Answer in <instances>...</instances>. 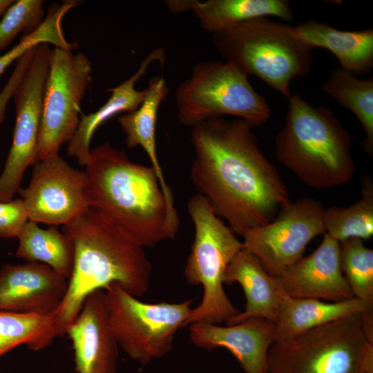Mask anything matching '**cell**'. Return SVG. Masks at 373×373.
I'll use <instances>...</instances> for the list:
<instances>
[{
    "label": "cell",
    "instance_id": "obj_30",
    "mask_svg": "<svg viewBox=\"0 0 373 373\" xmlns=\"http://www.w3.org/2000/svg\"><path fill=\"white\" fill-rule=\"evenodd\" d=\"M28 220L21 198L0 202V238H18Z\"/></svg>",
    "mask_w": 373,
    "mask_h": 373
},
{
    "label": "cell",
    "instance_id": "obj_21",
    "mask_svg": "<svg viewBox=\"0 0 373 373\" xmlns=\"http://www.w3.org/2000/svg\"><path fill=\"white\" fill-rule=\"evenodd\" d=\"M373 305L357 298L339 302L314 298H297L288 295L283 299L276 323V341H279L345 316L363 313Z\"/></svg>",
    "mask_w": 373,
    "mask_h": 373
},
{
    "label": "cell",
    "instance_id": "obj_6",
    "mask_svg": "<svg viewBox=\"0 0 373 373\" xmlns=\"http://www.w3.org/2000/svg\"><path fill=\"white\" fill-rule=\"evenodd\" d=\"M187 209L195 236L184 272L187 283L202 285L203 296L200 303L192 308L185 326L226 323L240 312L228 298L223 285L226 269L242 249V242L202 195H193Z\"/></svg>",
    "mask_w": 373,
    "mask_h": 373
},
{
    "label": "cell",
    "instance_id": "obj_11",
    "mask_svg": "<svg viewBox=\"0 0 373 373\" xmlns=\"http://www.w3.org/2000/svg\"><path fill=\"white\" fill-rule=\"evenodd\" d=\"M323 211L321 203L309 197L289 200L272 221L242 235V249L269 275L279 277L303 257L313 238L325 233Z\"/></svg>",
    "mask_w": 373,
    "mask_h": 373
},
{
    "label": "cell",
    "instance_id": "obj_20",
    "mask_svg": "<svg viewBox=\"0 0 373 373\" xmlns=\"http://www.w3.org/2000/svg\"><path fill=\"white\" fill-rule=\"evenodd\" d=\"M164 59L163 48L153 50L143 59L132 76L117 86L108 89L111 95L97 111L88 115L82 113L75 133L68 142V155L75 157L79 165L85 166L90 154V144L95 130L111 117L120 113L133 111L139 107L146 95L147 89L139 90L135 88V84L152 63L160 61L163 64Z\"/></svg>",
    "mask_w": 373,
    "mask_h": 373
},
{
    "label": "cell",
    "instance_id": "obj_26",
    "mask_svg": "<svg viewBox=\"0 0 373 373\" xmlns=\"http://www.w3.org/2000/svg\"><path fill=\"white\" fill-rule=\"evenodd\" d=\"M323 90L341 106L350 110L365 133L364 147L373 153V78L361 79L352 73L336 68L323 84Z\"/></svg>",
    "mask_w": 373,
    "mask_h": 373
},
{
    "label": "cell",
    "instance_id": "obj_2",
    "mask_svg": "<svg viewBox=\"0 0 373 373\" xmlns=\"http://www.w3.org/2000/svg\"><path fill=\"white\" fill-rule=\"evenodd\" d=\"M84 171L90 208L144 248L175 237L179 218L154 169L132 162L108 142L90 150Z\"/></svg>",
    "mask_w": 373,
    "mask_h": 373
},
{
    "label": "cell",
    "instance_id": "obj_24",
    "mask_svg": "<svg viewBox=\"0 0 373 373\" xmlns=\"http://www.w3.org/2000/svg\"><path fill=\"white\" fill-rule=\"evenodd\" d=\"M17 238V258L47 265L67 280L70 278L75 249L72 240L64 232L53 226L41 229L37 222L28 220Z\"/></svg>",
    "mask_w": 373,
    "mask_h": 373
},
{
    "label": "cell",
    "instance_id": "obj_10",
    "mask_svg": "<svg viewBox=\"0 0 373 373\" xmlns=\"http://www.w3.org/2000/svg\"><path fill=\"white\" fill-rule=\"evenodd\" d=\"M92 64L82 52L54 47L46 77L37 161L59 153L79 123L81 104L92 79Z\"/></svg>",
    "mask_w": 373,
    "mask_h": 373
},
{
    "label": "cell",
    "instance_id": "obj_19",
    "mask_svg": "<svg viewBox=\"0 0 373 373\" xmlns=\"http://www.w3.org/2000/svg\"><path fill=\"white\" fill-rule=\"evenodd\" d=\"M293 35L310 48H323L338 59L341 68L356 76L373 68V30L347 31L308 19L291 27Z\"/></svg>",
    "mask_w": 373,
    "mask_h": 373
},
{
    "label": "cell",
    "instance_id": "obj_18",
    "mask_svg": "<svg viewBox=\"0 0 373 373\" xmlns=\"http://www.w3.org/2000/svg\"><path fill=\"white\" fill-rule=\"evenodd\" d=\"M238 283L245 298V309L231 318L227 325L239 323L251 318H264L274 323L284 297L280 279L269 275L258 260L242 249L229 264L224 276V284Z\"/></svg>",
    "mask_w": 373,
    "mask_h": 373
},
{
    "label": "cell",
    "instance_id": "obj_32",
    "mask_svg": "<svg viewBox=\"0 0 373 373\" xmlns=\"http://www.w3.org/2000/svg\"><path fill=\"white\" fill-rule=\"evenodd\" d=\"M361 363L365 373H373V342L365 345L362 354Z\"/></svg>",
    "mask_w": 373,
    "mask_h": 373
},
{
    "label": "cell",
    "instance_id": "obj_17",
    "mask_svg": "<svg viewBox=\"0 0 373 373\" xmlns=\"http://www.w3.org/2000/svg\"><path fill=\"white\" fill-rule=\"evenodd\" d=\"M189 325V338L196 347L211 350H228L245 373H267V353L276 341V323L251 318L227 325L194 323Z\"/></svg>",
    "mask_w": 373,
    "mask_h": 373
},
{
    "label": "cell",
    "instance_id": "obj_3",
    "mask_svg": "<svg viewBox=\"0 0 373 373\" xmlns=\"http://www.w3.org/2000/svg\"><path fill=\"white\" fill-rule=\"evenodd\" d=\"M75 258L66 295L57 309L61 336L82 309L86 298L116 283L135 297L149 289L151 264L144 248L88 208L64 225Z\"/></svg>",
    "mask_w": 373,
    "mask_h": 373
},
{
    "label": "cell",
    "instance_id": "obj_27",
    "mask_svg": "<svg viewBox=\"0 0 373 373\" xmlns=\"http://www.w3.org/2000/svg\"><path fill=\"white\" fill-rule=\"evenodd\" d=\"M323 223L325 233L339 242L352 238L370 239L373 235L372 180H363L361 197L355 203L324 209Z\"/></svg>",
    "mask_w": 373,
    "mask_h": 373
},
{
    "label": "cell",
    "instance_id": "obj_14",
    "mask_svg": "<svg viewBox=\"0 0 373 373\" xmlns=\"http://www.w3.org/2000/svg\"><path fill=\"white\" fill-rule=\"evenodd\" d=\"M68 280L40 262L5 264L0 269V310L47 315L57 311Z\"/></svg>",
    "mask_w": 373,
    "mask_h": 373
},
{
    "label": "cell",
    "instance_id": "obj_9",
    "mask_svg": "<svg viewBox=\"0 0 373 373\" xmlns=\"http://www.w3.org/2000/svg\"><path fill=\"white\" fill-rule=\"evenodd\" d=\"M104 291L111 329L130 358L146 365L170 352L175 333L185 326L193 300L144 303L116 283Z\"/></svg>",
    "mask_w": 373,
    "mask_h": 373
},
{
    "label": "cell",
    "instance_id": "obj_23",
    "mask_svg": "<svg viewBox=\"0 0 373 373\" xmlns=\"http://www.w3.org/2000/svg\"><path fill=\"white\" fill-rule=\"evenodd\" d=\"M146 95L137 108L124 113L118 118V122L126 135L128 148L141 146L148 155L151 166L159 178L165 195L173 199L160 166L156 151L155 126L158 109L169 93L163 77H153L146 88Z\"/></svg>",
    "mask_w": 373,
    "mask_h": 373
},
{
    "label": "cell",
    "instance_id": "obj_25",
    "mask_svg": "<svg viewBox=\"0 0 373 373\" xmlns=\"http://www.w3.org/2000/svg\"><path fill=\"white\" fill-rule=\"evenodd\" d=\"M61 336L56 311L47 315L0 310V356L18 345L38 351Z\"/></svg>",
    "mask_w": 373,
    "mask_h": 373
},
{
    "label": "cell",
    "instance_id": "obj_13",
    "mask_svg": "<svg viewBox=\"0 0 373 373\" xmlns=\"http://www.w3.org/2000/svg\"><path fill=\"white\" fill-rule=\"evenodd\" d=\"M28 220L65 225L90 208L84 171L71 166L59 153L34 165L28 186L18 191Z\"/></svg>",
    "mask_w": 373,
    "mask_h": 373
},
{
    "label": "cell",
    "instance_id": "obj_28",
    "mask_svg": "<svg viewBox=\"0 0 373 373\" xmlns=\"http://www.w3.org/2000/svg\"><path fill=\"white\" fill-rule=\"evenodd\" d=\"M343 273L355 298L373 305V250L363 240L340 242Z\"/></svg>",
    "mask_w": 373,
    "mask_h": 373
},
{
    "label": "cell",
    "instance_id": "obj_33",
    "mask_svg": "<svg viewBox=\"0 0 373 373\" xmlns=\"http://www.w3.org/2000/svg\"><path fill=\"white\" fill-rule=\"evenodd\" d=\"M14 1L13 0H0V20Z\"/></svg>",
    "mask_w": 373,
    "mask_h": 373
},
{
    "label": "cell",
    "instance_id": "obj_1",
    "mask_svg": "<svg viewBox=\"0 0 373 373\" xmlns=\"http://www.w3.org/2000/svg\"><path fill=\"white\" fill-rule=\"evenodd\" d=\"M251 126L224 117L191 127V181L235 234L267 224L289 201L277 169L260 150Z\"/></svg>",
    "mask_w": 373,
    "mask_h": 373
},
{
    "label": "cell",
    "instance_id": "obj_7",
    "mask_svg": "<svg viewBox=\"0 0 373 373\" xmlns=\"http://www.w3.org/2000/svg\"><path fill=\"white\" fill-rule=\"evenodd\" d=\"M175 101L178 119L190 127L224 115L258 126L271 114L266 99L254 89L248 77L227 61L195 64L190 77L177 86Z\"/></svg>",
    "mask_w": 373,
    "mask_h": 373
},
{
    "label": "cell",
    "instance_id": "obj_29",
    "mask_svg": "<svg viewBox=\"0 0 373 373\" xmlns=\"http://www.w3.org/2000/svg\"><path fill=\"white\" fill-rule=\"evenodd\" d=\"M45 17L44 1H15L0 20V52L20 33L27 35L37 30Z\"/></svg>",
    "mask_w": 373,
    "mask_h": 373
},
{
    "label": "cell",
    "instance_id": "obj_22",
    "mask_svg": "<svg viewBox=\"0 0 373 373\" xmlns=\"http://www.w3.org/2000/svg\"><path fill=\"white\" fill-rule=\"evenodd\" d=\"M188 11H192L201 28L212 35L255 18L272 16L286 21L292 19L287 0H189Z\"/></svg>",
    "mask_w": 373,
    "mask_h": 373
},
{
    "label": "cell",
    "instance_id": "obj_31",
    "mask_svg": "<svg viewBox=\"0 0 373 373\" xmlns=\"http://www.w3.org/2000/svg\"><path fill=\"white\" fill-rule=\"evenodd\" d=\"M33 52L34 48L30 49L17 61L13 72L0 91V125L5 119L9 102L30 63Z\"/></svg>",
    "mask_w": 373,
    "mask_h": 373
},
{
    "label": "cell",
    "instance_id": "obj_12",
    "mask_svg": "<svg viewBox=\"0 0 373 373\" xmlns=\"http://www.w3.org/2000/svg\"><path fill=\"white\" fill-rule=\"evenodd\" d=\"M51 49L41 43L34 48L30 63L12 98L15 107L13 139L0 175V202H8L20 189L26 169L37 164L44 87Z\"/></svg>",
    "mask_w": 373,
    "mask_h": 373
},
{
    "label": "cell",
    "instance_id": "obj_8",
    "mask_svg": "<svg viewBox=\"0 0 373 373\" xmlns=\"http://www.w3.org/2000/svg\"><path fill=\"white\" fill-rule=\"evenodd\" d=\"M362 313L352 314L274 343L267 373H365L367 343Z\"/></svg>",
    "mask_w": 373,
    "mask_h": 373
},
{
    "label": "cell",
    "instance_id": "obj_16",
    "mask_svg": "<svg viewBox=\"0 0 373 373\" xmlns=\"http://www.w3.org/2000/svg\"><path fill=\"white\" fill-rule=\"evenodd\" d=\"M278 278L285 293L292 298L339 302L354 297L341 269L340 242L325 233L316 250Z\"/></svg>",
    "mask_w": 373,
    "mask_h": 373
},
{
    "label": "cell",
    "instance_id": "obj_4",
    "mask_svg": "<svg viewBox=\"0 0 373 373\" xmlns=\"http://www.w3.org/2000/svg\"><path fill=\"white\" fill-rule=\"evenodd\" d=\"M275 139L278 160L303 183L328 189L349 182L355 166L348 131L327 106H314L295 93Z\"/></svg>",
    "mask_w": 373,
    "mask_h": 373
},
{
    "label": "cell",
    "instance_id": "obj_15",
    "mask_svg": "<svg viewBox=\"0 0 373 373\" xmlns=\"http://www.w3.org/2000/svg\"><path fill=\"white\" fill-rule=\"evenodd\" d=\"M66 334L73 344L78 373H117L119 346L109 325L103 289L86 298Z\"/></svg>",
    "mask_w": 373,
    "mask_h": 373
},
{
    "label": "cell",
    "instance_id": "obj_5",
    "mask_svg": "<svg viewBox=\"0 0 373 373\" xmlns=\"http://www.w3.org/2000/svg\"><path fill=\"white\" fill-rule=\"evenodd\" d=\"M291 27L268 17L251 19L212 35L218 52L247 77L254 75L289 99L291 81L311 70L312 48Z\"/></svg>",
    "mask_w": 373,
    "mask_h": 373
}]
</instances>
